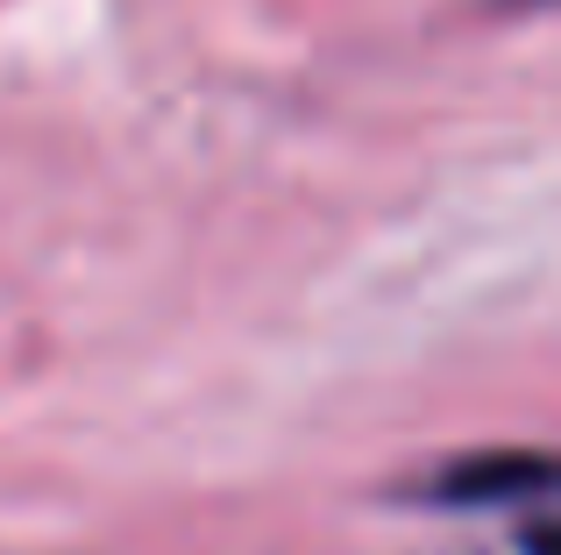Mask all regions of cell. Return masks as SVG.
I'll return each instance as SVG.
<instances>
[{
  "mask_svg": "<svg viewBox=\"0 0 561 555\" xmlns=\"http://www.w3.org/2000/svg\"><path fill=\"white\" fill-rule=\"evenodd\" d=\"M426 506L448 513H491V506H548L554 499V456L548 449H483L420 485Z\"/></svg>",
  "mask_w": 561,
  "mask_h": 555,
  "instance_id": "cell-1",
  "label": "cell"
}]
</instances>
